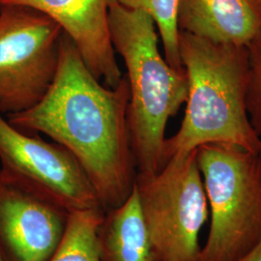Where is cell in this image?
Masks as SVG:
<instances>
[{
  "instance_id": "7",
  "label": "cell",
  "mask_w": 261,
  "mask_h": 261,
  "mask_svg": "<svg viewBox=\"0 0 261 261\" xmlns=\"http://www.w3.org/2000/svg\"><path fill=\"white\" fill-rule=\"evenodd\" d=\"M0 164L8 177L68 213L103 209L90 179L70 151L19 130L1 113Z\"/></svg>"
},
{
  "instance_id": "8",
  "label": "cell",
  "mask_w": 261,
  "mask_h": 261,
  "mask_svg": "<svg viewBox=\"0 0 261 261\" xmlns=\"http://www.w3.org/2000/svg\"><path fill=\"white\" fill-rule=\"evenodd\" d=\"M69 214L0 169V251L6 261H47Z\"/></svg>"
},
{
  "instance_id": "14",
  "label": "cell",
  "mask_w": 261,
  "mask_h": 261,
  "mask_svg": "<svg viewBox=\"0 0 261 261\" xmlns=\"http://www.w3.org/2000/svg\"><path fill=\"white\" fill-rule=\"evenodd\" d=\"M246 106L252 128L261 140V32L247 46Z\"/></svg>"
},
{
  "instance_id": "18",
  "label": "cell",
  "mask_w": 261,
  "mask_h": 261,
  "mask_svg": "<svg viewBox=\"0 0 261 261\" xmlns=\"http://www.w3.org/2000/svg\"><path fill=\"white\" fill-rule=\"evenodd\" d=\"M260 1H261V0H260Z\"/></svg>"
},
{
  "instance_id": "11",
  "label": "cell",
  "mask_w": 261,
  "mask_h": 261,
  "mask_svg": "<svg viewBox=\"0 0 261 261\" xmlns=\"http://www.w3.org/2000/svg\"><path fill=\"white\" fill-rule=\"evenodd\" d=\"M97 241L101 261H161L151 242L135 185L122 204L105 212Z\"/></svg>"
},
{
  "instance_id": "16",
  "label": "cell",
  "mask_w": 261,
  "mask_h": 261,
  "mask_svg": "<svg viewBox=\"0 0 261 261\" xmlns=\"http://www.w3.org/2000/svg\"><path fill=\"white\" fill-rule=\"evenodd\" d=\"M0 261H6L5 260V258H4V256H3V254H2L1 251H0Z\"/></svg>"
},
{
  "instance_id": "3",
  "label": "cell",
  "mask_w": 261,
  "mask_h": 261,
  "mask_svg": "<svg viewBox=\"0 0 261 261\" xmlns=\"http://www.w3.org/2000/svg\"><path fill=\"white\" fill-rule=\"evenodd\" d=\"M109 21L114 50L127 69L128 127L137 173L154 174L163 168L168 120L186 103L188 76L161 55L158 30L149 15L113 0Z\"/></svg>"
},
{
  "instance_id": "9",
  "label": "cell",
  "mask_w": 261,
  "mask_h": 261,
  "mask_svg": "<svg viewBox=\"0 0 261 261\" xmlns=\"http://www.w3.org/2000/svg\"><path fill=\"white\" fill-rule=\"evenodd\" d=\"M113 0H0V5L37 10L54 19L75 44L88 69L114 88L122 72L112 45L109 14Z\"/></svg>"
},
{
  "instance_id": "5",
  "label": "cell",
  "mask_w": 261,
  "mask_h": 261,
  "mask_svg": "<svg viewBox=\"0 0 261 261\" xmlns=\"http://www.w3.org/2000/svg\"><path fill=\"white\" fill-rule=\"evenodd\" d=\"M135 186L151 242L161 261H198L199 233L209 216L196 150L169 159Z\"/></svg>"
},
{
  "instance_id": "12",
  "label": "cell",
  "mask_w": 261,
  "mask_h": 261,
  "mask_svg": "<svg viewBox=\"0 0 261 261\" xmlns=\"http://www.w3.org/2000/svg\"><path fill=\"white\" fill-rule=\"evenodd\" d=\"M103 215V209L70 213L61 242L47 261H101L97 232Z\"/></svg>"
},
{
  "instance_id": "6",
  "label": "cell",
  "mask_w": 261,
  "mask_h": 261,
  "mask_svg": "<svg viewBox=\"0 0 261 261\" xmlns=\"http://www.w3.org/2000/svg\"><path fill=\"white\" fill-rule=\"evenodd\" d=\"M63 30L44 13L0 5V113L10 115L37 105L58 69Z\"/></svg>"
},
{
  "instance_id": "13",
  "label": "cell",
  "mask_w": 261,
  "mask_h": 261,
  "mask_svg": "<svg viewBox=\"0 0 261 261\" xmlns=\"http://www.w3.org/2000/svg\"><path fill=\"white\" fill-rule=\"evenodd\" d=\"M124 7L140 10L154 20L161 39L165 58L168 64L178 70L184 69L179 54L177 25L179 0H116Z\"/></svg>"
},
{
  "instance_id": "17",
  "label": "cell",
  "mask_w": 261,
  "mask_h": 261,
  "mask_svg": "<svg viewBox=\"0 0 261 261\" xmlns=\"http://www.w3.org/2000/svg\"><path fill=\"white\" fill-rule=\"evenodd\" d=\"M258 155H259V157H260V159H261V146H260V149H259V151H258Z\"/></svg>"
},
{
  "instance_id": "4",
  "label": "cell",
  "mask_w": 261,
  "mask_h": 261,
  "mask_svg": "<svg viewBox=\"0 0 261 261\" xmlns=\"http://www.w3.org/2000/svg\"><path fill=\"white\" fill-rule=\"evenodd\" d=\"M196 159L211 224L198 261H240L261 238V159L227 143H208Z\"/></svg>"
},
{
  "instance_id": "10",
  "label": "cell",
  "mask_w": 261,
  "mask_h": 261,
  "mask_svg": "<svg viewBox=\"0 0 261 261\" xmlns=\"http://www.w3.org/2000/svg\"><path fill=\"white\" fill-rule=\"evenodd\" d=\"M179 31L247 47L261 32L260 0H179Z\"/></svg>"
},
{
  "instance_id": "2",
  "label": "cell",
  "mask_w": 261,
  "mask_h": 261,
  "mask_svg": "<svg viewBox=\"0 0 261 261\" xmlns=\"http://www.w3.org/2000/svg\"><path fill=\"white\" fill-rule=\"evenodd\" d=\"M179 54L189 90L180 128L166 139L163 167L208 143H227L258 153L261 140L246 106L247 47L220 44L179 31Z\"/></svg>"
},
{
  "instance_id": "1",
  "label": "cell",
  "mask_w": 261,
  "mask_h": 261,
  "mask_svg": "<svg viewBox=\"0 0 261 261\" xmlns=\"http://www.w3.org/2000/svg\"><path fill=\"white\" fill-rule=\"evenodd\" d=\"M129 84L100 82L63 32L55 81L43 99L7 120L28 134L42 133L70 151L83 167L106 211L122 204L135 185L137 168L128 127Z\"/></svg>"
},
{
  "instance_id": "15",
  "label": "cell",
  "mask_w": 261,
  "mask_h": 261,
  "mask_svg": "<svg viewBox=\"0 0 261 261\" xmlns=\"http://www.w3.org/2000/svg\"><path fill=\"white\" fill-rule=\"evenodd\" d=\"M240 261H261V238L252 252Z\"/></svg>"
}]
</instances>
